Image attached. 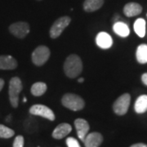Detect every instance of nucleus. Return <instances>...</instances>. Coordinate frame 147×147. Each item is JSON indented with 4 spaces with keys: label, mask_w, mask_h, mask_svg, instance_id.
<instances>
[{
    "label": "nucleus",
    "mask_w": 147,
    "mask_h": 147,
    "mask_svg": "<svg viewBox=\"0 0 147 147\" xmlns=\"http://www.w3.org/2000/svg\"><path fill=\"white\" fill-rule=\"evenodd\" d=\"M83 71V63L78 55L71 54L66 58L64 63V72L65 75L70 78L74 79Z\"/></svg>",
    "instance_id": "nucleus-1"
},
{
    "label": "nucleus",
    "mask_w": 147,
    "mask_h": 147,
    "mask_svg": "<svg viewBox=\"0 0 147 147\" xmlns=\"http://www.w3.org/2000/svg\"><path fill=\"white\" fill-rule=\"evenodd\" d=\"M22 82L20 78L13 77L9 82V100L13 108H17L19 104V94L22 91Z\"/></svg>",
    "instance_id": "nucleus-2"
},
{
    "label": "nucleus",
    "mask_w": 147,
    "mask_h": 147,
    "mask_svg": "<svg viewBox=\"0 0 147 147\" xmlns=\"http://www.w3.org/2000/svg\"><path fill=\"white\" fill-rule=\"evenodd\" d=\"M62 105L73 111H79L84 109L85 103L84 99L79 96L72 93H66L61 99Z\"/></svg>",
    "instance_id": "nucleus-3"
},
{
    "label": "nucleus",
    "mask_w": 147,
    "mask_h": 147,
    "mask_svg": "<svg viewBox=\"0 0 147 147\" xmlns=\"http://www.w3.org/2000/svg\"><path fill=\"white\" fill-rule=\"evenodd\" d=\"M50 50L46 46H38L32 53V61L37 66H41L46 63L50 57Z\"/></svg>",
    "instance_id": "nucleus-4"
},
{
    "label": "nucleus",
    "mask_w": 147,
    "mask_h": 147,
    "mask_svg": "<svg viewBox=\"0 0 147 147\" xmlns=\"http://www.w3.org/2000/svg\"><path fill=\"white\" fill-rule=\"evenodd\" d=\"M130 101H131V96L128 93L121 95L113 104L114 112L118 115H124L129 108Z\"/></svg>",
    "instance_id": "nucleus-5"
},
{
    "label": "nucleus",
    "mask_w": 147,
    "mask_h": 147,
    "mask_svg": "<svg viewBox=\"0 0 147 147\" xmlns=\"http://www.w3.org/2000/svg\"><path fill=\"white\" fill-rule=\"evenodd\" d=\"M70 21H71V19L69 16H65L58 18L57 20L53 23V25L50 29L49 34H50L51 38H57L60 36L64 31V30L69 25Z\"/></svg>",
    "instance_id": "nucleus-6"
},
{
    "label": "nucleus",
    "mask_w": 147,
    "mask_h": 147,
    "mask_svg": "<svg viewBox=\"0 0 147 147\" xmlns=\"http://www.w3.org/2000/svg\"><path fill=\"white\" fill-rule=\"evenodd\" d=\"M9 31L18 38H25L30 31V25L26 21H18L11 25Z\"/></svg>",
    "instance_id": "nucleus-7"
},
{
    "label": "nucleus",
    "mask_w": 147,
    "mask_h": 147,
    "mask_svg": "<svg viewBox=\"0 0 147 147\" xmlns=\"http://www.w3.org/2000/svg\"><path fill=\"white\" fill-rule=\"evenodd\" d=\"M30 113L33 115L40 116L51 121L55 120V118H56L53 110L44 105H32L30 108Z\"/></svg>",
    "instance_id": "nucleus-8"
},
{
    "label": "nucleus",
    "mask_w": 147,
    "mask_h": 147,
    "mask_svg": "<svg viewBox=\"0 0 147 147\" xmlns=\"http://www.w3.org/2000/svg\"><path fill=\"white\" fill-rule=\"evenodd\" d=\"M74 126L77 131L78 137L82 142H84L85 137L89 131L90 126L88 123L84 119H77L74 121Z\"/></svg>",
    "instance_id": "nucleus-9"
},
{
    "label": "nucleus",
    "mask_w": 147,
    "mask_h": 147,
    "mask_svg": "<svg viewBox=\"0 0 147 147\" xmlns=\"http://www.w3.org/2000/svg\"><path fill=\"white\" fill-rule=\"evenodd\" d=\"M103 142V137L99 132H91L84 139L85 147H99Z\"/></svg>",
    "instance_id": "nucleus-10"
},
{
    "label": "nucleus",
    "mask_w": 147,
    "mask_h": 147,
    "mask_svg": "<svg viewBox=\"0 0 147 147\" xmlns=\"http://www.w3.org/2000/svg\"><path fill=\"white\" fill-rule=\"evenodd\" d=\"M96 42L97 46L102 49H108L113 44V39L106 32H100L96 37Z\"/></svg>",
    "instance_id": "nucleus-11"
},
{
    "label": "nucleus",
    "mask_w": 147,
    "mask_h": 147,
    "mask_svg": "<svg viewBox=\"0 0 147 147\" xmlns=\"http://www.w3.org/2000/svg\"><path fill=\"white\" fill-rule=\"evenodd\" d=\"M72 131V127L69 123H62L59 124L53 131V137L55 139H62L65 137H66L70 131Z\"/></svg>",
    "instance_id": "nucleus-12"
},
{
    "label": "nucleus",
    "mask_w": 147,
    "mask_h": 147,
    "mask_svg": "<svg viewBox=\"0 0 147 147\" xmlns=\"http://www.w3.org/2000/svg\"><path fill=\"white\" fill-rule=\"evenodd\" d=\"M17 61L11 56H0V69H14L17 67Z\"/></svg>",
    "instance_id": "nucleus-13"
},
{
    "label": "nucleus",
    "mask_w": 147,
    "mask_h": 147,
    "mask_svg": "<svg viewBox=\"0 0 147 147\" xmlns=\"http://www.w3.org/2000/svg\"><path fill=\"white\" fill-rule=\"evenodd\" d=\"M142 7L137 3H128L123 7V13L126 16L132 17L141 14Z\"/></svg>",
    "instance_id": "nucleus-14"
},
{
    "label": "nucleus",
    "mask_w": 147,
    "mask_h": 147,
    "mask_svg": "<svg viewBox=\"0 0 147 147\" xmlns=\"http://www.w3.org/2000/svg\"><path fill=\"white\" fill-rule=\"evenodd\" d=\"M104 4V0H85L83 4L84 10L87 12H93L99 10Z\"/></svg>",
    "instance_id": "nucleus-15"
},
{
    "label": "nucleus",
    "mask_w": 147,
    "mask_h": 147,
    "mask_svg": "<svg viewBox=\"0 0 147 147\" xmlns=\"http://www.w3.org/2000/svg\"><path fill=\"white\" fill-rule=\"evenodd\" d=\"M113 30L119 36L125 38L127 37L130 34V30L128 26L121 21H116L113 26Z\"/></svg>",
    "instance_id": "nucleus-16"
},
{
    "label": "nucleus",
    "mask_w": 147,
    "mask_h": 147,
    "mask_svg": "<svg viewBox=\"0 0 147 147\" xmlns=\"http://www.w3.org/2000/svg\"><path fill=\"white\" fill-rule=\"evenodd\" d=\"M134 110L137 114H143L147 111V95L140 96L136 100Z\"/></svg>",
    "instance_id": "nucleus-17"
},
{
    "label": "nucleus",
    "mask_w": 147,
    "mask_h": 147,
    "mask_svg": "<svg viewBox=\"0 0 147 147\" xmlns=\"http://www.w3.org/2000/svg\"><path fill=\"white\" fill-rule=\"evenodd\" d=\"M47 84L43 82H37L31 87V93L34 96H40L43 95L47 91Z\"/></svg>",
    "instance_id": "nucleus-18"
},
{
    "label": "nucleus",
    "mask_w": 147,
    "mask_h": 147,
    "mask_svg": "<svg viewBox=\"0 0 147 147\" xmlns=\"http://www.w3.org/2000/svg\"><path fill=\"white\" fill-rule=\"evenodd\" d=\"M134 31L140 38H144L146 34V21L142 18H138L135 21L134 25Z\"/></svg>",
    "instance_id": "nucleus-19"
},
{
    "label": "nucleus",
    "mask_w": 147,
    "mask_h": 147,
    "mask_svg": "<svg viewBox=\"0 0 147 147\" xmlns=\"http://www.w3.org/2000/svg\"><path fill=\"white\" fill-rule=\"evenodd\" d=\"M137 61L140 64L147 63V45L146 44H141L137 47L136 53Z\"/></svg>",
    "instance_id": "nucleus-20"
},
{
    "label": "nucleus",
    "mask_w": 147,
    "mask_h": 147,
    "mask_svg": "<svg viewBox=\"0 0 147 147\" xmlns=\"http://www.w3.org/2000/svg\"><path fill=\"white\" fill-rule=\"evenodd\" d=\"M15 134L14 131L3 124H0V138H11Z\"/></svg>",
    "instance_id": "nucleus-21"
},
{
    "label": "nucleus",
    "mask_w": 147,
    "mask_h": 147,
    "mask_svg": "<svg viewBox=\"0 0 147 147\" xmlns=\"http://www.w3.org/2000/svg\"><path fill=\"white\" fill-rule=\"evenodd\" d=\"M24 137L23 136H16L13 142V147H24Z\"/></svg>",
    "instance_id": "nucleus-22"
},
{
    "label": "nucleus",
    "mask_w": 147,
    "mask_h": 147,
    "mask_svg": "<svg viewBox=\"0 0 147 147\" xmlns=\"http://www.w3.org/2000/svg\"><path fill=\"white\" fill-rule=\"evenodd\" d=\"M66 145L68 147H80L79 142L74 137H68L66 139Z\"/></svg>",
    "instance_id": "nucleus-23"
},
{
    "label": "nucleus",
    "mask_w": 147,
    "mask_h": 147,
    "mask_svg": "<svg viewBox=\"0 0 147 147\" xmlns=\"http://www.w3.org/2000/svg\"><path fill=\"white\" fill-rule=\"evenodd\" d=\"M142 83H143V84L147 86V73H145V74H142Z\"/></svg>",
    "instance_id": "nucleus-24"
},
{
    "label": "nucleus",
    "mask_w": 147,
    "mask_h": 147,
    "mask_svg": "<svg viewBox=\"0 0 147 147\" xmlns=\"http://www.w3.org/2000/svg\"><path fill=\"white\" fill-rule=\"evenodd\" d=\"M130 147H147L146 144H144V143H137V144H134Z\"/></svg>",
    "instance_id": "nucleus-25"
},
{
    "label": "nucleus",
    "mask_w": 147,
    "mask_h": 147,
    "mask_svg": "<svg viewBox=\"0 0 147 147\" xmlns=\"http://www.w3.org/2000/svg\"><path fill=\"white\" fill-rule=\"evenodd\" d=\"M3 86H4V80L3 79H0V92L3 89Z\"/></svg>",
    "instance_id": "nucleus-26"
},
{
    "label": "nucleus",
    "mask_w": 147,
    "mask_h": 147,
    "mask_svg": "<svg viewBox=\"0 0 147 147\" xmlns=\"http://www.w3.org/2000/svg\"><path fill=\"white\" fill-rule=\"evenodd\" d=\"M84 81V78H80V79H78V82H79V83H83Z\"/></svg>",
    "instance_id": "nucleus-27"
},
{
    "label": "nucleus",
    "mask_w": 147,
    "mask_h": 147,
    "mask_svg": "<svg viewBox=\"0 0 147 147\" xmlns=\"http://www.w3.org/2000/svg\"><path fill=\"white\" fill-rule=\"evenodd\" d=\"M24 102H26V97L24 98Z\"/></svg>",
    "instance_id": "nucleus-28"
},
{
    "label": "nucleus",
    "mask_w": 147,
    "mask_h": 147,
    "mask_svg": "<svg viewBox=\"0 0 147 147\" xmlns=\"http://www.w3.org/2000/svg\"><path fill=\"white\" fill-rule=\"evenodd\" d=\"M38 1H41V0H38Z\"/></svg>",
    "instance_id": "nucleus-29"
}]
</instances>
